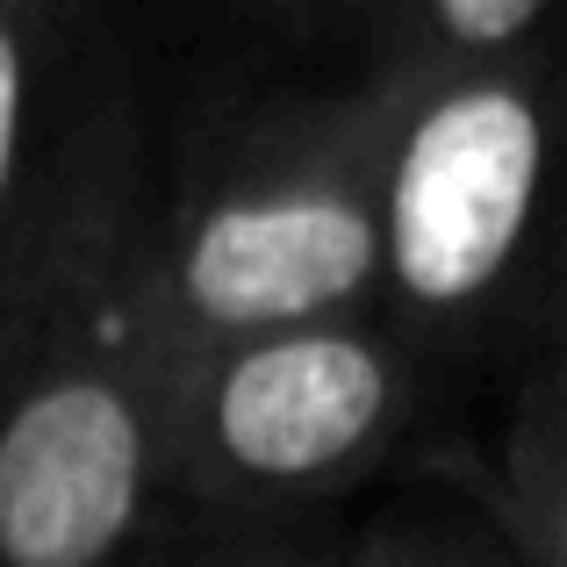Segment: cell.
Listing matches in <instances>:
<instances>
[{
	"mask_svg": "<svg viewBox=\"0 0 567 567\" xmlns=\"http://www.w3.org/2000/svg\"><path fill=\"white\" fill-rule=\"evenodd\" d=\"M130 567H346V539L309 517H187L173 511Z\"/></svg>",
	"mask_w": 567,
	"mask_h": 567,
	"instance_id": "8",
	"label": "cell"
},
{
	"mask_svg": "<svg viewBox=\"0 0 567 567\" xmlns=\"http://www.w3.org/2000/svg\"><path fill=\"white\" fill-rule=\"evenodd\" d=\"M431 374L439 360L381 309L288 323L166 367L173 511L309 517L410 439Z\"/></svg>",
	"mask_w": 567,
	"mask_h": 567,
	"instance_id": "4",
	"label": "cell"
},
{
	"mask_svg": "<svg viewBox=\"0 0 567 567\" xmlns=\"http://www.w3.org/2000/svg\"><path fill=\"white\" fill-rule=\"evenodd\" d=\"M546 14L554 0H352L346 29L367 51V80L410 86L546 51Z\"/></svg>",
	"mask_w": 567,
	"mask_h": 567,
	"instance_id": "6",
	"label": "cell"
},
{
	"mask_svg": "<svg viewBox=\"0 0 567 567\" xmlns=\"http://www.w3.org/2000/svg\"><path fill=\"white\" fill-rule=\"evenodd\" d=\"M144 208L130 0H0V374L109 288Z\"/></svg>",
	"mask_w": 567,
	"mask_h": 567,
	"instance_id": "3",
	"label": "cell"
},
{
	"mask_svg": "<svg viewBox=\"0 0 567 567\" xmlns=\"http://www.w3.org/2000/svg\"><path fill=\"white\" fill-rule=\"evenodd\" d=\"M166 517V367L101 288L0 374V567H130Z\"/></svg>",
	"mask_w": 567,
	"mask_h": 567,
	"instance_id": "5",
	"label": "cell"
},
{
	"mask_svg": "<svg viewBox=\"0 0 567 567\" xmlns=\"http://www.w3.org/2000/svg\"><path fill=\"white\" fill-rule=\"evenodd\" d=\"M488 517L503 525L511 567H567V395L554 338H539L511 395V424L488 460Z\"/></svg>",
	"mask_w": 567,
	"mask_h": 567,
	"instance_id": "7",
	"label": "cell"
},
{
	"mask_svg": "<svg viewBox=\"0 0 567 567\" xmlns=\"http://www.w3.org/2000/svg\"><path fill=\"white\" fill-rule=\"evenodd\" d=\"M381 317L431 360L546 309L554 51L374 86Z\"/></svg>",
	"mask_w": 567,
	"mask_h": 567,
	"instance_id": "2",
	"label": "cell"
},
{
	"mask_svg": "<svg viewBox=\"0 0 567 567\" xmlns=\"http://www.w3.org/2000/svg\"><path fill=\"white\" fill-rule=\"evenodd\" d=\"M251 8L274 14V22H288V29H346L352 0H251Z\"/></svg>",
	"mask_w": 567,
	"mask_h": 567,
	"instance_id": "10",
	"label": "cell"
},
{
	"mask_svg": "<svg viewBox=\"0 0 567 567\" xmlns=\"http://www.w3.org/2000/svg\"><path fill=\"white\" fill-rule=\"evenodd\" d=\"M109 295L158 367L381 309L374 94H288L216 123L173 194H152Z\"/></svg>",
	"mask_w": 567,
	"mask_h": 567,
	"instance_id": "1",
	"label": "cell"
},
{
	"mask_svg": "<svg viewBox=\"0 0 567 567\" xmlns=\"http://www.w3.org/2000/svg\"><path fill=\"white\" fill-rule=\"evenodd\" d=\"M346 567H511V560H503L488 539H467V532L410 525V532L346 539Z\"/></svg>",
	"mask_w": 567,
	"mask_h": 567,
	"instance_id": "9",
	"label": "cell"
}]
</instances>
